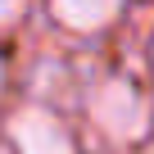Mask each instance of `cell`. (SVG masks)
Here are the masks:
<instances>
[{
  "mask_svg": "<svg viewBox=\"0 0 154 154\" xmlns=\"http://www.w3.org/2000/svg\"><path fill=\"white\" fill-rule=\"evenodd\" d=\"M27 14V0H0V27H14Z\"/></svg>",
  "mask_w": 154,
  "mask_h": 154,
  "instance_id": "cell-4",
  "label": "cell"
},
{
  "mask_svg": "<svg viewBox=\"0 0 154 154\" xmlns=\"http://www.w3.org/2000/svg\"><path fill=\"white\" fill-rule=\"evenodd\" d=\"M0 86H5V63H0Z\"/></svg>",
  "mask_w": 154,
  "mask_h": 154,
  "instance_id": "cell-5",
  "label": "cell"
},
{
  "mask_svg": "<svg viewBox=\"0 0 154 154\" xmlns=\"http://www.w3.org/2000/svg\"><path fill=\"white\" fill-rule=\"evenodd\" d=\"M127 0H50V14L63 32H77V36H95L104 27L118 23Z\"/></svg>",
  "mask_w": 154,
  "mask_h": 154,
  "instance_id": "cell-3",
  "label": "cell"
},
{
  "mask_svg": "<svg viewBox=\"0 0 154 154\" xmlns=\"http://www.w3.org/2000/svg\"><path fill=\"white\" fill-rule=\"evenodd\" d=\"M86 113H91L95 131H100L104 140H113V145H136V140H145V136H149V122H154L149 100L140 95V86L131 82V77H118V72H113V77H100V82L91 86Z\"/></svg>",
  "mask_w": 154,
  "mask_h": 154,
  "instance_id": "cell-1",
  "label": "cell"
},
{
  "mask_svg": "<svg viewBox=\"0 0 154 154\" xmlns=\"http://www.w3.org/2000/svg\"><path fill=\"white\" fill-rule=\"evenodd\" d=\"M149 63H154V45H149Z\"/></svg>",
  "mask_w": 154,
  "mask_h": 154,
  "instance_id": "cell-6",
  "label": "cell"
},
{
  "mask_svg": "<svg viewBox=\"0 0 154 154\" xmlns=\"http://www.w3.org/2000/svg\"><path fill=\"white\" fill-rule=\"evenodd\" d=\"M5 131H9L14 154H77L68 122H63L54 109H45V104H23V109H14L9 122H5Z\"/></svg>",
  "mask_w": 154,
  "mask_h": 154,
  "instance_id": "cell-2",
  "label": "cell"
}]
</instances>
